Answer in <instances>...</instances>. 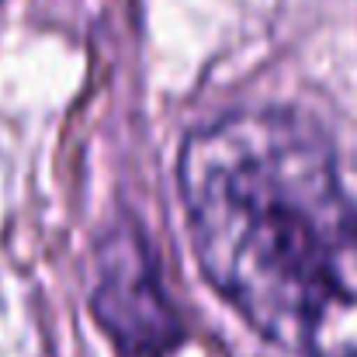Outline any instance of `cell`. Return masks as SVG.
I'll use <instances>...</instances> for the list:
<instances>
[{
  "instance_id": "6da1fadb",
  "label": "cell",
  "mask_w": 357,
  "mask_h": 357,
  "mask_svg": "<svg viewBox=\"0 0 357 357\" xmlns=\"http://www.w3.org/2000/svg\"><path fill=\"white\" fill-rule=\"evenodd\" d=\"M177 188L208 284L278 351L357 357V198L330 135L291 108L191 128Z\"/></svg>"
},
{
  "instance_id": "7a4b0ae2",
  "label": "cell",
  "mask_w": 357,
  "mask_h": 357,
  "mask_svg": "<svg viewBox=\"0 0 357 357\" xmlns=\"http://www.w3.org/2000/svg\"><path fill=\"white\" fill-rule=\"evenodd\" d=\"M91 312L121 357H170L188 337L149 236L135 222H115L94 250Z\"/></svg>"
}]
</instances>
